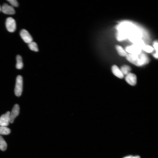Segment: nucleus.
<instances>
[{
    "label": "nucleus",
    "instance_id": "nucleus-2",
    "mask_svg": "<svg viewBox=\"0 0 158 158\" xmlns=\"http://www.w3.org/2000/svg\"><path fill=\"white\" fill-rule=\"evenodd\" d=\"M23 78L21 76H18L16 79L14 89L15 94L17 96H20L21 95L23 90Z\"/></svg>",
    "mask_w": 158,
    "mask_h": 158
},
{
    "label": "nucleus",
    "instance_id": "nucleus-19",
    "mask_svg": "<svg viewBox=\"0 0 158 158\" xmlns=\"http://www.w3.org/2000/svg\"><path fill=\"white\" fill-rule=\"evenodd\" d=\"M154 46L155 50L156 51V53L158 54V43L157 42H155L154 43Z\"/></svg>",
    "mask_w": 158,
    "mask_h": 158
},
{
    "label": "nucleus",
    "instance_id": "nucleus-8",
    "mask_svg": "<svg viewBox=\"0 0 158 158\" xmlns=\"http://www.w3.org/2000/svg\"><path fill=\"white\" fill-rule=\"evenodd\" d=\"M126 81L132 86H134L137 83V79L136 75L130 73L127 75L125 77Z\"/></svg>",
    "mask_w": 158,
    "mask_h": 158
},
{
    "label": "nucleus",
    "instance_id": "nucleus-21",
    "mask_svg": "<svg viewBox=\"0 0 158 158\" xmlns=\"http://www.w3.org/2000/svg\"><path fill=\"white\" fill-rule=\"evenodd\" d=\"M153 56L154 57H155V58L157 59H158V54L157 53H155L153 54Z\"/></svg>",
    "mask_w": 158,
    "mask_h": 158
},
{
    "label": "nucleus",
    "instance_id": "nucleus-22",
    "mask_svg": "<svg viewBox=\"0 0 158 158\" xmlns=\"http://www.w3.org/2000/svg\"><path fill=\"white\" fill-rule=\"evenodd\" d=\"M1 11V6H0V12Z\"/></svg>",
    "mask_w": 158,
    "mask_h": 158
},
{
    "label": "nucleus",
    "instance_id": "nucleus-16",
    "mask_svg": "<svg viewBox=\"0 0 158 158\" xmlns=\"http://www.w3.org/2000/svg\"><path fill=\"white\" fill-rule=\"evenodd\" d=\"M28 46L30 50L38 52V49L37 43L35 42H32L28 43Z\"/></svg>",
    "mask_w": 158,
    "mask_h": 158
},
{
    "label": "nucleus",
    "instance_id": "nucleus-5",
    "mask_svg": "<svg viewBox=\"0 0 158 158\" xmlns=\"http://www.w3.org/2000/svg\"><path fill=\"white\" fill-rule=\"evenodd\" d=\"M10 112L8 111L0 117V126L7 127L10 123Z\"/></svg>",
    "mask_w": 158,
    "mask_h": 158
},
{
    "label": "nucleus",
    "instance_id": "nucleus-9",
    "mask_svg": "<svg viewBox=\"0 0 158 158\" xmlns=\"http://www.w3.org/2000/svg\"><path fill=\"white\" fill-rule=\"evenodd\" d=\"M1 11L4 13L12 15L15 13V10L13 7L7 4H4L1 8Z\"/></svg>",
    "mask_w": 158,
    "mask_h": 158
},
{
    "label": "nucleus",
    "instance_id": "nucleus-20",
    "mask_svg": "<svg viewBox=\"0 0 158 158\" xmlns=\"http://www.w3.org/2000/svg\"><path fill=\"white\" fill-rule=\"evenodd\" d=\"M123 158H140V157L139 156H133L131 155V156H126Z\"/></svg>",
    "mask_w": 158,
    "mask_h": 158
},
{
    "label": "nucleus",
    "instance_id": "nucleus-15",
    "mask_svg": "<svg viewBox=\"0 0 158 158\" xmlns=\"http://www.w3.org/2000/svg\"><path fill=\"white\" fill-rule=\"evenodd\" d=\"M16 59V68L19 69H22L23 67V64L22 57L20 55H18Z\"/></svg>",
    "mask_w": 158,
    "mask_h": 158
},
{
    "label": "nucleus",
    "instance_id": "nucleus-6",
    "mask_svg": "<svg viewBox=\"0 0 158 158\" xmlns=\"http://www.w3.org/2000/svg\"><path fill=\"white\" fill-rule=\"evenodd\" d=\"M20 35L25 42L29 43L33 41V38L28 31L25 29H23L21 31Z\"/></svg>",
    "mask_w": 158,
    "mask_h": 158
},
{
    "label": "nucleus",
    "instance_id": "nucleus-14",
    "mask_svg": "<svg viewBox=\"0 0 158 158\" xmlns=\"http://www.w3.org/2000/svg\"><path fill=\"white\" fill-rule=\"evenodd\" d=\"M7 144L3 137L0 135V150L2 151H4L7 149Z\"/></svg>",
    "mask_w": 158,
    "mask_h": 158
},
{
    "label": "nucleus",
    "instance_id": "nucleus-17",
    "mask_svg": "<svg viewBox=\"0 0 158 158\" xmlns=\"http://www.w3.org/2000/svg\"><path fill=\"white\" fill-rule=\"evenodd\" d=\"M144 51L147 53H151L154 51V49L151 46L149 45H145L142 48Z\"/></svg>",
    "mask_w": 158,
    "mask_h": 158
},
{
    "label": "nucleus",
    "instance_id": "nucleus-12",
    "mask_svg": "<svg viewBox=\"0 0 158 158\" xmlns=\"http://www.w3.org/2000/svg\"><path fill=\"white\" fill-rule=\"evenodd\" d=\"M115 48L119 55L124 57H126L127 55L126 51L121 46L117 45H116Z\"/></svg>",
    "mask_w": 158,
    "mask_h": 158
},
{
    "label": "nucleus",
    "instance_id": "nucleus-10",
    "mask_svg": "<svg viewBox=\"0 0 158 158\" xmlns=\"http://www.w3.org/2000/svg\"><path fill=\"white\" fill-rule=\"evenodd\" d=\"M112 71L113 74L118 78L122 79L125 76L122 72L120 69L117 66L115 65L112 66Z\"/></svg>",
    "mask_w": 158,
    "mask_h": 158
},
{
    "label": "nucleus",
    "instance_id": "nucleus-7",
    "mask_svg": "<svg viewBox=\"0 0 158 158\" xmlns=\"http://www.w3.org/2000/svg\"><path fill=\"white\" fill-rule=\"evenodd\" d=\"M126 51L132 54H139L141 53V48L136 45L129 46L125 49Z\"/></svg>",
    "mask_w": 158,
    "mask_h": 158
},
{
    "label": "nucleus",
    "instance_id": "nucleus-13",
    "mask_svg": "<svg viewBox=\"0 0 158 158\" xmlns=\"http://www.w3.org/2000/svg\"><path fill=\"white\" fill-rule=\"evenodd\" d=\"M11 132L10 129L6 126H0V135H7Z\"/></svg>",
    "mask_w": 158,
    "mask_h": 158
},
{
    "label": "nucleus",
    "instance_id": "nucleus-3",
    "mask_svg": "<svg viewBox=\"0 0 158 158\" xmlns=\"http://www.w3.org/2000/svg\"><path fill=\"white\" fill-rule=\"evenodd\" d=\"M6 26L8 32L11 33L14 32L16 28L15 20L12 17L7 18L6 22Z\"/></svg>",
    "mask_w": 158,
    "mask_h": 158
},
{
    "label": "nucleus",
    "instance_id": "nucleus-18",
    "mask_svg": "<svg viewBox=\"0 0 158 158\" xmlns=\"http://www.w3.org/2000/svg\"><path fill=\"white\" fill-rule=\"evenodd\" d=\"M9 3L11 4L12 6L17 7L19 6V3L16 0H8Z\"/></svg>",
    "mask_w": 158,
    "mask_h": 158
},
{
    "label": "nucleus",
    "instance_id": "nucleus-1",
    "mask_svg": "<svg viewBox=\"0 0 158 158\" xmlns=\"http://www.w3.org/2000/svg\"><path fill=\"white\" fill-rule=\"evenodd\" d=\"M127 60L136 66L142 67L149 63L150 59L145 54H128L126 56Z\"/></svg>",
    "mask_w": 158,
    "mask_h": 158
},
{
    "label": "nucleus",
    "instance_id": "nucleus-11",
    "mask_svg": "<svg viewBox=\"0 0 158 158\" xmlns=\"http://www.w3.org/2000/svg\"><path fill=\"white\" fill-rule=\"evenodd\" d=\"M120 69L124 76H126L129 73H131L130 72L131 70V67L126 65H124L121 67Z\"/></svg>",
    "mask_w": 158,
    "mask_h": 158
},
{
    "label": "nucleus",
    "instance_id": "nucleus-4",
    "mask_svg": "<svg viewBox=\"0 0 158 158\" xmlns=\"http://www.w3.org/2000/svg\"><path fill=\"white\" fill-rule=\"evenodd\" d=\"M20 108L18 105L15 104L10 114V123H13L15 119L19 115V113Z\"/></svg>",
    "mask_w": 158,
    "mask_h": 158
}]
</instances>
